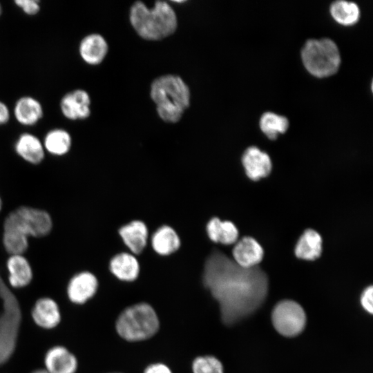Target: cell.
<instances>
[{"mask_svg":"<svg viewBox=\"0 0 373 373\" xmlns=\"http://www.w3.org/2000/svg\"><path fill=\"white\" fill-rule=\"evenodd\" d=\"M160 327L154 309L149 303H138L124 309L119 315L115 328L117 334L128 341H140L153 336Z\"/></svg>","mask_w":373,"mask_h":373,"instance_id":"obj_4","label":"cell"},{"mask_svg":"<svg viewBox=\"0 0 373 373\" xmlns=\"http://www.w3.org/2000/svg\"><path fill=\"white\" fill-rule=\"evenodd\" d=\"M144 373H172V371L166 365L157 363L147 366Z\"/></svg>","mask_w":373,"mask_h":373,"instance_id":"obj_31","label":"cell"},{"mask_svg":"<svg viewBox=\"0 0 373 373\" xmlns=\"http://www.w3.org/2000/svg\"><path fill=\"white\" fill-rule=\"evenodd\" d=\"M108 51V46L106 39L97 33L85 36L79 46L80 57L86 64L92 66L101 64Z\"/></svg>","mask_w":373,"mask_h":373,"instance_id":"obj_18","label":"cell"},{"mask_svg":"<svg viewBox=\"0 0 373 373\" xmlns=\"http://www.w3.org/2000/svg\"><path fill=\"white\" fill-rule=\"evenodd\" d=\"M2 12H3V9H2V6H1V4L0 3V17L2 14Z\"/></svg>","mask_w":373,"mask_h":373,"instance_id":"obj_35","label":"cell"},{"mask_svg":"<svg viewBox=\"0 0 373 373\" xmlns=\"http://www.w3.org/2000/svg\"><path fill=\"white\" fill-rule=\"evenodd\" d=\"M193 373H224L222 362L212 355L200 356L192 363Z\"/></svg>","mask_w":373,"mask_h":373,"instance_id":"obj_28","label":"cell"},{"mask_svg":"<svg viewBox=\"0 0 373 373\" xmlns=\"http://www.w3.org/2000/svg\"><path fill=\"white\" fill-rule=\"evenodd\" d=\"M43 145L45 151L53 155H64L70 150L72 137L67 131L54 128L46 134Z\"/></svg>","mask_w":373,"mask_h":373,"instance_id":"obj_24","label":"cell"},{"mask_svg":"<svg viewBox=\"0 0 373 373\" xmlns=\"http://www.w3.org/2000/svg\"><path fill=\"white\" fill-rule=\"evenodd\" d=\"M108 270L117 280L124 283H133L138 278L140 264L133 254L121 252L111 258Z\"/></svg>","mask_w":373,"mask_h":373,"instance_id":"obj_16","label":"cell"},{"mask_svg":"<svg viewBox=\"0 0 373 373\" xmlns=\"http://www.w3.org/2000/svg\"><path fill=\"white\" fill-rule=\"evenodd\" d=\"M131 26L143 39L157 41L173 34L178 19L173 8L166 2L157 1L149 8L143 2H135L129 15Z\"/></svg>","mask_w":373,"mask_h":373,"instance_id":"obj_2","label":"cell"},{"mask_svg":"<svg viewBox=\"0 0 373 373\" xmlns=\"http://www.w3.org/2000/svg\"><path fill=\"white\" fill-rule=\"evenodd\" d=\"M15 3L23 12L30 16L37 15L40 10V1L39 0H16Z\"/></svg>","mask_w":373,"mask_h":373,"instance_id":"obj_30","label":"cell"},{"mask_svg":"<svg viewBox=\"0 0 373 373\" xmlns=\"http://www.w3.org/2000/svg\"><path fill=\"white\" fill-rule=\"evenodd\" d=\"M30 373H48L45 369H37Z\"/></svg>","mask_w":373,"mask_h":373,"instance_id":"obj_33","label":"cell"},{"mask_svg":"<svg viewBox=\"0 0 373 373\" xmlns=\"http://www.w3.org/2000/svg\"><path fill=\"white\" fill-rule=\"evenodd\" d=\"M209 240L216 245L229 247L238 240L239 231L231 220H222L218 217L211 218L205 227Z\"/></svg>","mask_w":373,"mask_h":373,"instance_id":"obj_17","label":"cell"},{"mask_svg":"<svg viewBox=\"0 0 373 373\" xmlns=\"http://www.w3.org/2000/svg\"><path fill=\"white\" fill-rule=\"evenodd\" d=\"M301 57L307 70L318 77L334 74L341 63L338 48L328 38L308 40L302 48Z\"/></svg>","mask_w":373,"mask_h":373,"instance_id":"obj_6","label":"cell"},{"mask_svg":"<svg viewBox=\"0 0 373 373\" xmlns=\"http://www.w3.org/2000/svg\"><path fill=\"white\" fill-rule=\"evenodd\" d=\"M15 149L19 156L32 164H40L45 157L43 143L31 133L20 135L15 142Z\"/></svg>","mask_w":373,"mask_h":373,"instance_id":"obj_21","label":"cell"},{"mask_svg":"<svg viewBox=\"0 0 373 373\" xmlns=\"http://www.w3.org/2000/svg\"><path fill=\"white\" fill-rule=\"evenodd\" d=\"M6 267L10 287L23 288L31 283L33 278L32 269L23 255H10L6 261Z\"/></svg>","mask_w":373,"mask_h":373,"instance_id":"obj_20","label":"cell"},{"mask_svg":"<svg viewBox=\"0 0 373 373\" xmlns=\"http://www.w3.org/2000/svg\"><path fill=\"white\" fill-rule=\"evenodd\" d=\"M118 233L129 252L135 256L140 254L147 245L149 231L142 221L129 222L119 229Z\"/></svg>","mask_w":373,"mask_h":373,"instance_id":"obj_15","label":"cell"},{"mask_svg":"<svg viewBox=\"0 0 373 373\" xmlns=\"http://www.w3.org/2000/svg\"><path fill=\"white\" fill-rule=\"evenodd\" d=\"M264 251L260 245L251 237H242L233 245L231 258L244 268L258 266L262 260Z\"/></svg>","mask_w":373,"mask_h":373,"instance_id":"obj_12","label":"cell"},{"mask_svg":"<svg viewBox=\"0 0 373 373\" xmlns=\"http://www.w3.org/2000/svg\"><path fill=\"white\" fill-rule=\"evenodd\" d=\"M0 298L2 312L0 314V366L13 355L21 322L19 301L0 275Z\"/></svg>","mask_w":373,"mask_h":373,"instance_id":"obj_5","label":"cell"},{"mask_svg":"<svg viewBox=\"0 0 373 373\" xmlns=\"http://www.w3.org/2000/svg\"><path fill=\"white\" fill-rule=\"evenodd\" d=\"M289 126L288 119L272 112H266L260 117V127L262 131L271 140L279 133H284Z\"/></svg>","mask_w":373,"mask_h":373,"instance_id":"obj_26","label":"cell"},{"mask_svg":"<svg viewBox=\"0 0 373 373\" xmlns=\"http://www.w3.org/2000/svg\"><path fill=\"white\" fill-rule=\"evenodd\" d=\"M3 245L10 255H23L28 248V237L13 229L3 228Z\"/></svg>","mask_w":373,"mask_h":373,"instance_id":"obj_27","label":"cell"},{"mask_svg":"<svg viewBox=\"0 0 373 373\" xmlns=\"http://www.w3.org/2000/svg\"><path fill=\"white\" fill-rule=\"evenodd\" d=\"M224 248L215 245L207 257L202 284L219 304L223 323L232 325L262 306L268 294L269 282L259 267H240Z\"/></svg>","mask_w":373,"mask_h":373,"instance_id":"obj_1","label":"cell"},{"mask_svg":"<svg viewBox=\"0 0 373 373\" xmlns=\"http://www.w3.org/2000/svg\"><path fill=\"white\" fill-rule=\"evenodd\" d=\"M152 249L159 256H168L176 252L180 247V239L170 226L162 225L149 237Z\"/></svg>","mask_w":373,"mask_h":373,"instance_id":"obj_19","label":"cell"},{"mask_svg":"<svg viewBox=\"0 0 373 373\" xmlns=\"http://www.w3.org/2000/svg\"><path fill=\"white\" fill-rule=\"evenodd\" d=\"M10 111L5 103L0 101V125L6 124L10 119Z\"/></svg>","mask_w":373,"mask_h":373,"instance_id":"obj_32","label":"cell"},{"mask_svg":"<svg viewBox=\"0 0 373 373\" xmlns=\"http://www.w3.org/2000/svg\"><path fill=\"white\" fill-rule=\"evenodd\" d=\"M321 252L322 238L320 234L313 229L305 231L296 245V256L303 260H314L321 256Z\"/></svg>","mask_w":373,"mask_h":373,"instance_id":"obj_23","label":"cell"},{"mask_svg":"<svg viewBox=\"0 0 373 373\" xmlns=\"http://www.w3.org/2000/svg\"><path fill=\"white\" fill-rule=\"evenodd\" d=\"M271 322L278 334L285 338H294L305 330L307 316L299 303L291 299H283L273 307Z\"/></svg>","mask_w":373,"mask_h":373,"instance_id":"obj_8","label":"cell"},{"mask_svg":"<svg viewBox=\"0 0 373 373\" xmlns=\"http://www.w3.org/2000/svg\"><path fill=\"white\" fill-rule=\"evenodd\" d=\"M3 228L15 229L27 237L42 238L50 233L52 220L45 210L21 206L7 216Z\"/></svg>","mask_w":373,"mask_h":373,"instance_id":"obj_7","label":"cell"},{"mask_svg":"<svg viewBox=\"0 0 373 373\" xmlns=\"http://www.w3.org/2000/svg\"><path fill=\"white\" fill-rule=\"evenodd\" d=\"M33 322L44 329L57 327L61 320V314L57 303L50 297H41L34 304L31 310Z\"/></svg>","mask_w":373,"mask_h":373,"instance_id":"obj_13","label":"cell"},{"mask_svg":"<svg viewBox=\"0 0 373 373\" xmlns=\"http://www.w3.org/2000/svg\"><path fill=\"white\" fill-rule=\"evenodd\" d=\"M330 13L337 22L345 26L355 23L360 16L359 8L355 3L343 0L333 2Z\"/></svg>","mask_w":373,"mask_h":373,"instance_id":"obj_25","label":"cell"},{"mask_svg":"<svg viewBox=\"0 0 373 373\" xmlns=\"http://www.w3.org/2000/svg\"><path fill=\"white\" fill-rule=\"evenodd\" d=\"M242 164L247 175L255 181L267 176L272 166L269 155L256 146H250L245 151Z\"/></svg>","mask_w":373,"mask_h":373,"instance_id":"obj_14","label":"cell"},{"mask_svg":"<svg viewBox=\"0 0 373 373\" xmlns=\"http://www.w3.org/2000/svg\"><path fill=\"white\" fill-rule=\"evenodd\" d=\"M112 373H119V372H112Z\"/></svg>","mask_w":373,"mask_h":373,"instance_id":"obj_36","label":"cell"},{"mask_svg":"<svg viewBox=\"0 0 373 373\" xmlns=\"http://www.w3.org/2000/svg\"><path fill=\"white\" fill-rule=\"evenodd\" d=\"M99 288V280L96 275L88 270H82L69 280L66 294L72 303L83 305L95 296Z\"/></svg>","mask_w":373,"mask_h":373,"instance_id":"obj_9","label":"cell"},{"mask_svg":"<svg viewBox=\"0 0 373 373\" xmlns=\"http://www.w3.org/2000/svg\"><path fill=\"white\" fill-rule=\"evenodd\" d=\"M1 208H2V200H1V198L0 196V211L1 210Z\"/></svg>","mask_w":373,"mask_h":373,"instance_id":"obj_34","label":"cell"},{"mask_svg":"<svg viewBox=\"0 0 373 373\" xmlns=\"http://www.w3.org/2000/svg\"><path fill=\"white\" fill-rule=\"evenodd\" d=\"M45 370L48 373H75L78 361L75 355L62 345H55L47 350L44 358Z\"/></svg>","mask_w":373,"mask_h":373,"instance_id":"obj_11","label":"cell"},{"mask_svg":"<svg viewBox=\"0 0 373 373\" xmlns=\"http://www.w3.org/2000/svg\"><path fill=\"white\" fill-rule=\"evenodd\" d=\"M150 94L159 117L168 123L180 121L190 106L189 88L175 75H165L154 79Z\"/></svg>","mask_w":373,"mask_h":373,"instance_id":"obj_3","label":"cell"},{"mask_svg":"<svg viewBox=\"0 0 373 373\" xmlns=\"http://www.w3.org/2000/svg\"><path fill=\"white\" fill-rule=\"evenodd\" d=\"M360 305L362 309L367 314H373V287L369 285L366 287L361 294Z\"/></svg>","mask_w":373,"mask_h":373,"instance_id":"obj_29","label":"cell"},{"mask_svg":"<svg viewBox=\"0 0 373 373\" xmlns=\"http://www.w3.org/2000/svg\"><path fill=\"white\" fill-rule=\"evenodd\" d=\"M90 97L83 89H75L66 93L60 100L62 115L68 119L75 121L88 118L90 115Z\"/></svg>","mask_w":373,"mask_h":373,"instance_id":"obj_10","label":"cell"},{"mask_svg":"<svg viewBox=\"0 0 373 373\" xmlns=\"http://www.w3.org/2000/svg\"><path fill=\"white\" fill-rule=\"evenodd\" d=\"M14 115L17 122L24 126H33L43 117L41 103L30 96L20 97L15 103Z\"/></svg>","mask_w":373,"mask_h":373,"instance_id":"obj_22","label":"cell"}]
</instances>
